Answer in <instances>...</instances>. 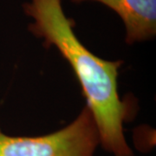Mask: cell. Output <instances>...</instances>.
<instances>
[{"mask_svg":"<svg viewBox=\"0 0 156 156\" xmlns=\"http://www.w3.org/2000/svg\"><path fill=\"white\" fill-rule=\"evenodd\" d=\"M23 11L34 20L29 30L44 39L45 47L56 46L72 68L102 147L114 156H134L123 129V123L133 116V108L118 93L117 77L123 62L106 61L91 53L76 36L75 22L65 15L62 0H31L23 5Z\"/></svg>","mask_w":156,"mask_h":156,"instance_id":"cell-1","label":"cell"},{"mask_svg":"<svg viewBox=\"0 0 156 156\" xmlns=\"http://www.w3.org/2000/svg\"><path fill=\"white\" fill-rule=\"evenodd\" d=\"M80 4L98 2L122 18L126 29V43L133 44L153 38L156 34V0H70Z\"/></svg>","mask_w":156,"mask_h":156,"instance_id":"cell-3","label":"cell"},{"mask_svg":"<svg viewBox=\"0 0 156 156\" xmlns=\"http://www.w3.org/2000/svg\"><path fill=\"white\" fill-rule=\"evenodd\" d=\"M100 144L87 105L76 120L58 131L35 136H10L0 128V156H93Z\"/></svg>","mask_w":156,"mask_h":156,"instance_id":"cell-2","label":"cell"}]
</instances>
